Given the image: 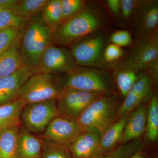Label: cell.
Here are the masks:
<instances>
[{
	"mask_svg": "<svg viewBox=\"0 0 158 158\" xmlns=\"http://www.w3.org/2000/svg\"><path fill=\"white\" fill-rule=\"evenodd\" d=\"M29 23L23 31L20 47L25 65L36 73L44 53L52 41V30L42 16L34 18Z\"/></svg>",
	"mask_w": 158,
	"mask_h": 158,
	"instance_id": "6da1fadb",
	"label": "cell"
},
{
	"mask_svg": "<svg viewBox=\"0 0 158 158\" xmlns=\"http://www.w3.org/2000/svg\"><path fill=\"white\" fill-rule=\"evenodd\" d=\"M121 104L115 96L104 95L92 103L77 122L84 132L95 133L101 137L117 120Z\"/></svg>",
	"mask_w": 158,
	"mask_h": 158,
	"instance_id": "7a4b0ae2",
	"label": "cell"
},
{
	"mask_svg": "<svg viewBox=\"0 0 158 158\" xmlns=\"http://www.w3.org/2000/svg\"><path fill=\"white\" fill-rule=\"evenodd\" d=\"M100 26V20L95 12L84 9L69 19L62 22L52 31V40L66 45L88 36Z\"/></svg>",
	"mask_w": 158,
	"mask_h": 158,
	"instance_id": "3957f363",
	"label": "cell"
},
{
	"mask_svg": "<svg viewBox=\"0 0 158 158\" xmlns=\"http://www.w3.org/2000/svg\"><path fill=\"white\" fill-rule=\"evenodd\" d=\"M63 89H74L109 95L113 88L109 74L95 69L78 68L69 73Z\"/></svg>",
	"mask_w": 158,
	"mask_h": 158,
	"instance_id": "277c9868",
	"label": "cell"
},
{
	"mask_svg": "<svg viewBox=\"0 0 158 158\" xmlns=\"http://www.w3.org/2000/svg\"><path fill=\"white\" fill-rule=\"evenodd\" d=\"M52 74L34 73L20 89L16 99L25 106L29 104L57 99L61 93Z\"/></svg>",
	"mask_w": 158,
	"mask_h": 158,
	"instance_id": "5b68a950",
	"label": "cell"
},
{
	"mask_svg": "<svg viewBox=\"0 0 158 158\" xmlns=\"http://www.w3.org/2000/svg\"><path fill=\"white\" fill-rule=\"evenodd\" d=\"M59 116L57 99L26 105L21 114V122L30 132H44L51 121Z\"/></svg>",
	"mask_w": 158,
	"mask_h": 158,
	"instance_id": "8992f818",
	"label": "cell"
},
{
	"mask_svg": "<svg viewBox=\"0 0 158 158\" xmlns=\"http://www.w3.org/2000/svg\"><path fill=\"white\" fill-rule=\"evenodd\" d=\"M104 94L74 89H62L57 99L59 116L77 121L89 106Z\"/></svg>",
	"mask_w": 158,
	"mask_h": 158,
	"instance_id": "52a82bcc",
	"label": "cell"
},
{
	"mask_svg": "<svg viewBox=\"0 0 158 158\" xmlns=\"http://www.w3.org/2000/svg\"><path fill=\"white\" fill-rule=\"evenodd\" d=\"M158 40L156 35L142 40L127 62L128 69L137 71L149 69L156 78L158 74Z\"/></svg>",
	"mask_w": 158,
	"mask_h": 158,
	"instance_id": "ba28073f",
	"label": "cell"
},
{
	"mask_svg": "<svg viewBox=\"0 0 158 158\" xmlns=\"http://www.w3.org/2000/svg\"><path fill=\"white\" fill-rule=\"evenodd\" d=\"M104 45V40L102 37H84L72 44L70 53L77 65H94L100 61L103 56Z\"/></svg>",
	"mask_w": 158,
	"mask_h": 158,
	"instance_id": "9c48e42d",
	"label": "cell"
},
{
	"mask_svg": "<svg viewBox=\"0 0 158 158\" xmlns=\"http://www.w3.org/2000/svg\"><path fill=\"white\" fill-rule=\"evenodd\" d=\"M44 132L43 138L68 147L84 132L76 120L58 116L51 122Z\"/></svg>",
	"mask_w": 158,
	"mask_h": 158,
	"instance_id": "30bf717a",
	"label": "cell"
},
{
	"mask_svg": "<svg viewBox=\"0 0 158 158\" xmlns=\"http://www.w3.org/2000/svg\"><path fill=\"white\" fill-rule=\"evenodd\" d=\"M77 68L70 52L51 44L41 57L38 73L52 74L60 72L69 73Z\"/></svg>",
	"mask_w": 158,
	"mask_h": 158,
	"instance_id": "8fae6325",
	"label": "cell"
},
{
	"mask_svg": "<svg viewBox=\"0 0 158 158\" xmlns=\"http://www.w3.org/2000/svg\"><path fill=\"white\" fill-rule=\"evenodd\" d=\"M152 80L147 74L140 77L130 89L121 103L117 114V120L125 114L131 113L144 103L152 92Z\"/></svg>",
	"mask_w": 158,
	"mask_h": 158,
	"instance_id": "7c38bea8",
	"label": "cell"
},
{
	"mask_svg": "<svg viewBox=\"0 0 158 158\" xmlns=\"http://www.w3.org/2000/svg\"><path fill=\"white\" fill-rule=\"evenodd\" d=\"M33 74L24 65L12 74L0 78V106L16 100L20 89Z\"/></svg>",
	"mask_w": 158,
	"mask_h": 158,
	"instance_id": "4fadbf2b",
	"label": "cell"
},
{
	"mask_svg": "<svg viewBox=\"0 0 158 158\" xmlns=\"http://www.w3.org/2000/svg\"><path fill=\"white\" fill-rule=\"evenodd\" d=\"M68 148L73 158H91L103 154L100 137L91 132H85L69 144Z\"/></svg>",
	"mask_w": 158,
	"mask_h": 158,
	"instance_id": "5bb4252c",
	"label": "cell"
},
{
	"mask_svg": "<svg viewBox=\"0 0 158 158\" xmlns=\"http://www.w3.org/2000/svg\"><path fill=\"white\" fill-rule=\"evenodd\" d=\"M148 106L143 103L130 113L123 133L121 143L138 140L146 129Z\"/></svg>",
	"mask_w": 158,
	"mask_h": 158,
	"instance_id": "9a60e30c",
	"label": "cell"
},
{
	"mask_svg": "<svg viewBox=\"0 0 158 158\" xmlns=\"http://www.w3.org/2000/svg\"><path fill=\"white\" fill-rule=\"evenodd\" d=\"M43 143L23 127L18 135L16 158H38L42 153Z\"/></svg>",
	"mask_w": 158,
	"mask_h": 158,
	"instance_id": "2e32d148",
	"label": "cell"
},
{
	"mask_svg": "<svg viewBox=\"0 0 158 158\" xmlns=\"http://www.w3.org/2000/svg\"><path fill=\"white\" fill-rule=\"evenodd\" d=\"M20 40L0 55V78L12 74L25 65L21 52Z\"/></svg>",
	"mask_w": 158,
	"mask_h": 158,
	"instance_id": "e0dca14e",
	"label": "cell"
},
{
	"mask_svg": "<svg viewBox=\"0 0 158 158\" xmlns=\"http://www.w3.org/2000/svg\"><path fill=\"white\" fill-rule=\"evenodd\" d=\"M130 113L118 118L100 137V145L103 154L109 152L118 147L121 143L123 133Z\"/></svg>",
	"mask_w": 158,
	"mask_h": 158,
	"instance_id": "ac0fdd59",
	"label": "cell"
},
{
	"mask_svg": "<svg viewBox=\"0 0 158 158\" xmlns=\"http://www.w3.org/2000/svg\"><path fill=\"white\" fill-rule=\"evenodd\" d=\"M25 105L19 100L0 106V133L14 127L19 126L21 114Z\"/></svg>",
	"mask_w": 158,
	"mask_h": 158,
	"instance_id": "d6986e66",
	"label": "cell"
},
{
	"mask_svg": "<svg viewBox=\"0 0 158 158\" xmlns=\"http://www.w3.org/2000/svg\"><path fill=\"white\" fill-rule=\"evenodd\" d=\"M139 8V24L141 30L146 33L153 32L158 24V5L156 1L144 2Z\"/></svg>",
	"mask_w": 158,
	"mask_h": 158,
	"instance_id": "ffe728a7",
	"label": "cell"
},
{
	"mask_svg": "<svg viewBox=\"0 0 158 158\" xmlns=\"http://www.w3.org/2000/svg\"><path fill=\"white\" fill-rule=\"evenodd\" d=\"M19 127L0 133V158H16Z\"/></svg>",
	"mask_w": 158,
	"mask_h": 158,
	"instance_id": "44dd1931",
	"label": "cell"
},
{
	"mask_svg": "<svg viewBox=\"0 0 158 158\" xmlns=\"http://www.w3.org/2000/svg\"><path fill=\"white\" fill-rule=\"evenodd\" d=\"M146 138L149 142H155L158 138V98L152 97L148 109L146 129Z\"/></svg>",
	"mask_w": 158,
	"mask_h": 158,
	"instance_id": "7402d4cb",
	"label": "cell"
},
{
	"mask_svg": "<svg viewBox=\"0 0 158 158\" xmlns=\"http://www.w3.org/2000/svg\"><path fill=\"white\" fill-rule=\"evenodd\" d=\"M42 11L43 19L52 31L63 21L61 0L48 1Z\"/></svg>",
	"mask_w": 158,
	"mask_h": 158,
	"instance_id": "603a6c76",
	"label": "cell"
},
{
	"mask_svg": "<svg viewBox=\"0 0 158 158\" xmlns=\"http://www.w3.org/2000/svg\"><path fill=\"white\" fill-rule=\"evenodd\" d=\"M29 20L20 16L13 9H4L0 12V31L10 28L23 31Z\"/></svg>",
	"mask_w": 158,
	"mask_h": 158,
	"instance_id": "cb8c5ba5",
	"label": "cell"
},
{
	"mask_svg": "<svg viewBox=\"0 0 158 158\" xmlns=\"http://www.w3.org/2000/svg\"><path fill=\"white\" fill-rule=\"evenodd\" d=\"M143 148L144 144L142 141L138 139L120 144L109 152L91 158H129L135 153Z\"/></svg>",
	"mask_w": 158,
	"mask_h": 158,
	"instance_id": "d4e9b609",
	"label": "cell"
},
{
	"mask_svg": "<svg viewBox=\"0 0 158 158\" xmlns=\"http://www.w3.org/2000/svg\"><path fill=\"white\" fill-rule=\"evenodd\" d=\"M48 0H22L19 1L13 9L20 16L30 20L42 11L48 2Z\"/></svg>",
	"mask_w": 158,
	"mask_h": 158,
	"instance_id": "484cf974",
	"label": "cell"
},
{
	"mask_svg": "<svg viewBox=\"0 0 158 158\" xmlns=\"http://www.w3.org/2000/svg\"><path fill=\"white\" fill-rule=\"evenodd\" d=\"M139 78L136 71L130 69H126L117 73L116 75V84L123 96L125 97Z\"/></svg>",
	"mask_w": 158,
	"mask_h": 158,
	"instance_id": "4316f807",
	"label": "cell"
},
{
	"mask_svg": "<svg viewBox=\"0 0 158 158\" xmlns=\"http://www.w3.org/2000/svg\"><path fill=\"white\" fill-rule=\"evenodd\" d=\"M44 144L42 158H72L68 147L49 141Z\"/></svg>",
	"mask_w": 158,
	"mask_h": 158,
	"instance_id": "83f0119b",
	"label": "cell"
},
{
	"mask_svg": "<svg viewBox=\"0 0 158 158\" xmlns=\"http://www.w3.org/2000/svg\"><path fill=\"white\" fill-rule=\"evenodd\" d=\"M23 31L13 28L0 31V55L21 39Z\"/></svg>",
	"mask_w": 158,
	"mask_h": 158,
	"instance_id": "f1b7e54d",
	"label": "cell"
},
{
	"mask_svg": "<svg viewBox=\"0 0 158 158\" xmlns=\"http://www.w3.org/2000/svg\"><path fill=\"white\" fill-rule=\"evenodd\" d=\"M63 21L69 19L84 10L85 2L81 0H61Z\"/></svg>",
	"mask_w": 158,
	"mask_h": 158,
	"instance_id": "f546056e",
	"label": "cell"
},
{
	"mask_svg": "<svg viewBox=\"0 0 158 158\" xmlns=\"http://www.w3.org/2000/svg\"><path fill=\"white\" fill-rule=\"evenodd\" d=\"M110 41L113 44L118 47H125L129 45L131 42V37L127 31H118L112 34Z\"/></svg>",
	"mask_w": 158,
	"mask_h": 158,
	"instance_id": "4dcf8cb0",
	"label": "cell"
},
{
	"mask_svg": "<svg viewBox=\"0 0 158 158\" xmlns=\"http://www.w3.org/2000/svg\"><path fill=\"white\" fill-rule=\"evenodd\" d=\"M123 54L120 47L115 44H109L105 49L103 53V58L106 62H112L118 60Z\"/></svg>",
	"mask_w": 158,
	"mask_h": 158,
	"instance_id": "1f68e13d",
	"label": "cell"
},
{
	"mask_svg": "<svg viewBox=\"0 0 158 158\" xmlns=\"http://www.w3.org/2000/svg\"><path fill=\"white\" fill-rule=\"evenodd\" d=\"M136 2L133 0H122L121 14L124 19H128L131 16L135 7Z\"/></svg>",
	"mask_w": 158,
	"mask_h": 158,
	"instance_id": "d6a6232c",
	"label": "cell"
},
{
	"mask_svg": "<svg viewBox=\"0 0 158 158\" xmlns=\"http://www.w3.org/2000/svg\"><path fill=\"white\" fill-rule=\"evenodd\" d=\"M108 6L115 16H118L121 14V4L119 0H108Z\"/></svg>",
	"mask_w": 158,
	"mask_h": 158,
	"instance_id": "836d02e7",
	"label": "cell"
},
{
	"mask_svg": "<svg viewBox=\"0 0 158 158\" xmlns=\"http://www.w3.org/2000/svg\"><path fill=\"white\" fill-rule=\"evenodd\" d=\"M19 2V0H0V6L4 9H13Z\"/></svg>",
	"mask_w": 158,
	"mask_h": 158,
	"instance_id": "e575fe53",
	"label": "cell"
},
{
	"mask_svg": "<svg viewBox=\"0 0 158 158\" xmlns=\"http://www.w3.org/2000/svg\"><path fill=\"white\" fill-rule=\"evenodd\" d=\"M129 158H150L149 156L144 151V148L140 150L132 155Z\"/></svg>",
	"mask_w": 158,
	"mask_h": 158,
	"instance_id": "d590c367",
	"label": "cell"
},
{
	"mask_svg": "<svg viewBox=\"0 0 158 158\" xmlns=\"http://www.w3.org/2000/svg\"><path fill=\"white\" fill-rule=\"evenodd\" d=\"M4 10V9H3L2 8V7H1V6H0V12H1L2 10Z\"/></svg>",
	"mask_w": 158,
	"mask_h": 158,
	"instance_id": "8d00e7d4",
	"label": "cell"
}]
</instances>
